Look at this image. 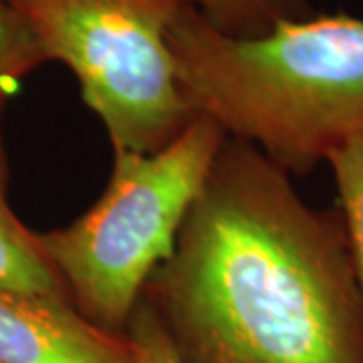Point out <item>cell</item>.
Masks as SVG:
<instances>
[{"instance_id": "obj_11", "label": "cell", "mask_w": 363, "mask_h": 363, "mask_svg": "<svg viewBox=\"0 0 363 363\" xmlns=\"http://www.w3.org/2000/svg\"><path fill=\"white\" fill-rule=\"evenodd\" d=\"M2 2H9V0H0V4H2Z\"/></svg>"}, {"instance_id": "obj_7", "label": "cell", "mask_w": 363, "mask_h": 363, "mask_svg": "<svg viewBox=\"0 0 363 363\" xmlns=\"http://www.w3.org/2000/svg\"><path fill=\"white\" fill-rule=\"evenodd\" d=\"M222 33L259 37L283 21L311 16L309 0H186Z\"/></svg>"}, {"instance_id": "obj_3", "label": "cell", "mask_w": 363, "mask_h": 363, "mask_svg": "<svg viewBox=\"0 0 363 363\" xmlns=\"http://www.w3.org/2000/svg\"><path fill=\"white\" fill-rule=\"evenodd\" d=\"M224 140L216 123L196 116L157 152L117 150L97 202L63 228L35 233L71 305L91 325L125 335L147 281L174 252Z\"/></svg>"}, {"instance_id": "obj_5", "label": "cell", "mask_w": 363, "mask_h": 363, "mask_svg": "<svg viewBox=\"0 0 363 363\" xmlns=\"http://www.w3.org/2000/svg\"><path fill=\"white\" fill-rule=\"evenodd\" d=\"M0 363H131V347L69 298L0 286Z\"/></svg>"}, {"instance_id": "obj_9", "label": "cell", "mask_w": 363, "mask_h": 363, "mask_svg": "<svg viewBox=\"0 0 363 363\" xmlns=\"http://www.w3.org/2000/svg\"><path fill=\"white\" fill-rule=\"evenodd\" d=\"M45 55L26 21L11 2L0 4V116L23 79L45 65Z\"/></svg>"}, {"instance_id": "obj_1", "label": "cell", "mask_w": 363, "mask_h": 363, "mask_svg": "<svg viewBox=\"0 0 363 363\" xmlns=\"http://www.w3.org/2000/svg\"><path fill=\"white\" fill-rule=\"evenodd\" d=\"M143 301L182 363H363V295L339 208H313L224 140Z\"/></svg>"}, {"instance_id": "obj_4", "label": "cell", "mask_w": 363, "mask_h": 363, "mask_svg": "<svg viewBox=\"0 0 363 363\" xmlns=\"http://www.w3.org/2000/svg\"><path fill=\"white\" fill-rule=\"evenodd\" d=\"M45 61L75 75L113 152L152 154L190 125L168 28L186 0H9Z\"/></svg>"}, {"instance_id": "obj_2", "label": "cell", "mask_w": 363, "mask_h": 363, "mask_svg": "<svg viewBox=\"0 0 363 363\" xmlns=\"http://www.w3.org/2000/svg\"><path fill=\"white\" fill-rule=\"evenodd\" d=\"M194 116L305 176L363 133V16L311 14L233 37L182 2L168 28Z\"/></svg>"}, {"instance_id": "obj_8", "label": "cell", "mask_w": 363, "mask_h": 363, "mask_svg": "<svg viewBox=\"0 0 363 363\" xmlns=\"http://www.w3.org/2000/svg\"><path fill=\"white\" fill-rule=\"evenodd\" d=\"M337 188V208L350 238L351 257L363 295V133L327 157Z\"/></svg>"}, {"instance_id": "obj_6", "label": "cell", "mask_w": 363, "mask_h": 363, "mask_svg": "<svg viewBox=\"0 0 363 363\" xmlns=\"http://www.w3.org/2000/svg\"><path fill=\"white\" fill-rule=\"evenodd\" d=\"M2 125V116H0ZM0 286L69 298L65 286L43 257L35 230L16 218L9 202V160L0 131Z\"/></svg>"}, {"instance_id": "obj_10", "label": "cell", "mask_w": 363, "mask_h": 363, "mask_svg": "<svg viewBox=\"0 0 363 363\" xmlns=\"http://www.w3.org/2000/svg\"><path fill=\"white\" fill-rule=\"evenodd\" d=\"M125 335L131 347V363H182L168 333L143 298L131 317Z\"/></svg>"}]
</instances>
